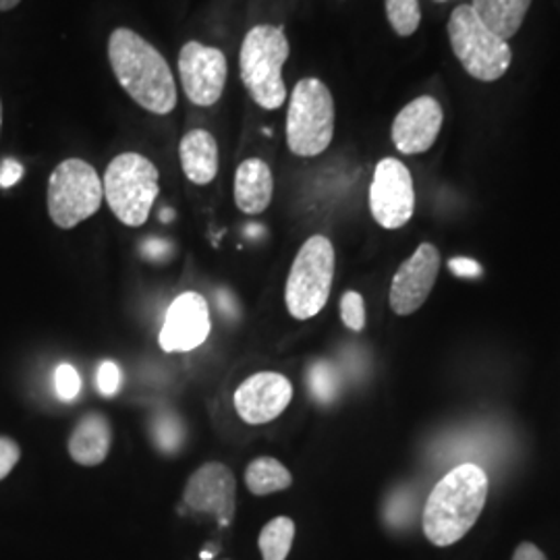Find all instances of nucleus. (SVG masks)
<instances>
[{"label":"nucleus","instance_id":"3","mask_svg":"<svg viewBox=\"0 0 560 560\" xmlns=\"http://www.w3.org/2000/svg\"><path fill=\"white\" fill-rule=\"evenodd\" d=\"M291 55L282 27L256 25L241 44V81L252 101L266 110H277L287 101L282 67Z\"/></svg>","mask_w":560,"mask_h":560},{"label":"nucleus","instance_id":"7","mask_svg":"<svg viewBox=\"0 0 560 560\" xmlns=\"http://www.w3.org/2000/svg\"><path fill=\"white\" fill-rule=\"evenodd\" d=\"M448 38L463 69L478 81L501 80L511 67L513 52L509 42L492 34L471 4H460L448 21Z\"/></svg>","mask_w":560,"mask_h":560},{"label":"nucleus","instance_id":"11","mask_svg":"<svg viewBox=\"0 0 560 560\" xmlns=\"http://www.w3.org/2000/svg\"><path fill=\"white\" fill-rule=\"evenodd\" d=\"M179 75L183 90L191 104L208 108L221 101L229 65L219 48L201 42H187L179 52Z\"/></svg>","mask_w":560,"mask_h":560},{"label":"nucleus","instance_id":"34","mask_svg":"<svg viewBox=\"0 0 560 560\" xmlns=\"http://www.w3.org/2000/svg\"><path fill=\"white\" fill-rule=\"evenodd\" d=\"M436 2H444V0H436Z\"/></svg>","mask_w":560,"mask_h":560},{"label":"nucleus","instance_id":"32","mask_svg":"<svg viewBox=\"0 0 560 560\" xmlns=\"http://www.w3.org/2000/svg\"><path fill=\"white\" fill-rule=\"evenodd\" d=\"M21 0H0V13H7V11H13Z\"/></svg>","mask_w":560,"mask_h":560},{"label":"nucleus","instance_id":"31","mask_svg":"<svg viewBox=\"0 0 560 560\" xmlns=\"http://www.w3.org/2000/svg\"><path fill=\"white\" fill-rule=\"evenodd\" d=\"M513 560H548L546 559V555L541 552L540 548L536 546V544H532V541H523L517 546V550H515V555H513Z\"/></svg>","mask_w":560,"mask_h":560},{"label":"nucleus","instance_id":"2","mask_svg":"<svg viewBox=\"0 0 560 560\" xmlns=\"http://www.w3.org/2000/svg\"><path fill=\"white\" fill-rule=\"evenodd\" d=\"M488 501V476L463 463L451 469L430 492L423 506V534L434 546H453L478 523Z\"/></svg>","mask_w":560,"mask_h":560},{"label":"nucleus","instance_id":"19","mask_svg":"<svg viewBox=\"0 0 560 560\" xmlns=\"http://www.w3.org/2000/svg\"><path fill=\"white\" fill-rule=\"evenodd\" d=\"M532 0H474L471 9L481 23L502 40H511L523 25Z\"/></svg>","mask_w":560,"mask_h":560},{"label":"nucleus","instance_id":"29","mask_svg":"<svg viewBox=\"0 0 560 560\" xmlns=\"http://www.w3.org/2000/svg\"><path fill=\"white\" fill-rule=\"evenodd\" d=\"M21 177H23V166L20 162L13 161V159L2 161V164H0V187L2 189L18 185Z\"/></svg>","mask_w":560,"mask_h":560},{"label":"nucleus","instance_id":"6","mask_svg":"<svg viewBox=\"0 0 560 560\" xmlns=\"http://www.w3.org/2000/svg\"><path fill=\"white\" fill-rule=\"evenodd\" d=\"M335 136V101L316 78L298 81L287 113V145L301 159L322 154Z\"/></svg>","mask_w":560,"mask_h":560},{"label":"nucleus","instance_id":"20","mask_svg":"<svg viewBox=\"0 0 560 560\" xmlns=\"http://www.w3.org/2000/svg\"><path fill=\"white\" fill-rule=\"evenodd\" d=\"M245 486L254 497H268L293 486V474L275 457H258L245 469Z\"/></svg>","mask_w":560,"mask_h":560},{"label":"nucleus","instance_id":"15","mask_svg":"<svg viewBox=\"0 0 560 560\" xmlns=\"http://www.w3.org/2000/svg\"><path fill=\"white\" fill-rule=\"evenodd\" d=\"M442 106L430 96H420L409 102L393 122V143L400 154L428 152L441 133Z\"/></svg>","mask_w":560,"mask_h":560},{"label":"nucleus","instance_id":"16","mask_svg":"<svg viewBox=\"0 0 560 560\" xmlns=\"http://www.w3.org/2000/svg\"><path fill=\"white\" fill-rule=\"evenodd\" d=\"M113 425L101 411L85 413L73 428L67 451L81 467H98L110 455Z\"/></svg>","mask_w":560,"mask_h":560},{"label":"nucleus","instance_id":"1","mask_svg":"<svg viewBox=\"0 0 560 560\" xmlns=\"http://www.w3.org/2000/svg\"><path fill=\"white\" fill-rule=\"evenodd\" d=\"M108 60L120 88L152 115L177 108V85L166 59L138 32L119 27L108 38Z\"/></svg>","mask_w":560,"mask_h":560},{"label":"nucleus","instance_id":"33","mask_svg":"<svg viewBox=\"0 0 560 560\" xmlns=\"http://www.w3.org/2000/svg\"><path fill=\"white\" fill-rule=\"evenodd\" d=\"M0 127H2V102H0Z\"/></svg>","mask_w":560,"mask_h":560},{"label":"nucleus","instance_id":"23","mask_svg":"<svg viewBox=\"0 0 560 560\" xmlns=\"http://www.w3.org/2000/svg\"><path fill=\"white\" fill-rule=\"evenodd\" d=\"M310 390L316 399L320 402H330L337 397L339 393V378H337V372L332 370V365L328 363H316L312 370H310Z\"/></svg>","mask_w":560,"mask_h":560},{"label":"nucleus","instance_id":"5","mask_svg":"<svg viewBox=\"0 0 560 560\" xmlns=\"http://www.w3.org/2000/svg\"><path fill=\"white\" fill-rule=\"evenodd\" d=\"M335 247L328 237L314 235L301 245L284 284V303L295 320L316 318L330 298L335 280Z\"/></svg>","mask_w":560,"mask_h":560},{"label":"nucleus","instance_id":"30","mask_svg":"<svg viewBox=\"0 0 560 560\" xmlns=\"http://www.w3.org/2000/svg\"><path fill=\"white\" fill-rule=\"evenodd\" d=\"M448 268L453 275L463 277V279H476L481 275V266L476 260H469V258H453L448 261Z\"/></svg>","mask_w":560,"mask_h":560},{"label":"nucleus","instance_id":"4","mask_svg":"<svg viewBox=\"0 0 560 560\" xmlns=\"http://www.w3.org/2000/svg\"><path fill=\"white\" fill-rule=\"evenodd\" d=\"M104 200L125 226H141L150 219L161 194V173L156 164L138 152H125L108 164L102 180Z\"/></svg>","mask_w":560,"mask_h":560},{"label":"nucleus","instance_id":"22","mask_svg":"<svg viewBox=\"0 0 560 560\" xmlns=\"http://www.w3.org/2000/svg\"><path fill=\"white\" fill-rule=\"evenodd\" d=\"M386 18L390 27L402 36H413L420 27L421 9L418 0H386Z\"/></svg>","mask_w":560,"mask_h":560},{"label":"nucleus","instance_id":"14","mask_svg":"<svg viewBox=\"0 0 560 560\" xmlns=\"http://www.w3.org/2000/svg\"><path fill=\"white\" fill-rule=\"evenodd\" d=\"M293 400V384L279 372H256L241 382L233 397L235 411L249 425L277 420Z\"/></svg>","mask_w":560,"mask_h":560},{"label":"nucleus","instance_id":"25","mask_svg":"<svg viewBox=\"0 0 560 560\" xmlns=\"http://www.w3.org/2000/svg\"><path fill=\"white\" fill-rule=\"evenodd\" d=\"M183 425L177 416H162L154 423V439L164 453H173L183 441Z\"/></svg>","mask_w":560,"mask_h":560},{"label":"nucleus","instance_id":"13","mask_svg":"<svg viewBox=\"0 0 560 560\" xmlns=\"http://www.w3.org/2000/svg\"><path fill=\"white\" fill-rule=\"evenodd\" d=\"M441 270V254L432 243H421L409 260L400 264L390 282V310L397 316H411L418 312L434 289Z\"/></svg>","mask_w":560,"mask_h":560},{"label":"nucleus","instance_id":"12","mask_svg":"<svg viewBox=\"0 0 560 560\" xmlns=\"http://www.w3.org/2000/svg\"><path fill=\"white\" fill-rule=\"evenodd\" d=\"M210 330V303L200 293L187 291L168 305L159 342L164 353H189L208 340Z\"/></svg>","mask_w":560,"mask_h":560},{"label":"nucleus","instance_id":"28","mask_svg":"<svg viewBox=\"0 0 560 560\" xmlns=\"http://www.w3.org/2000/svg\"><path fill=\"white\" fill-rule=\"evenodd\" d=\"M120 388V370L117 363L104 361L98 370V390L106 397H113Z\"/></svg>","mask_w":560,"mask_h":560},{"label":"nucleus","instance_id":"26","mask_svg":"<svg viewBox=\"0 0 560 560\" xmlns=\"http://www.w3.org/2000/svg\"><path fill=\"white\" fill-rule=\"evenodd\" d=\"M55 381H57V393H59L60 399L71 400L80 395L81 378L73 365H69V363L59 365Z\"/></svg>","mask_w":560,"mask_h":560},{"label":"nucleus","instance_id":"24","mask_svg":"<svg viewBox=\"0 0 560 560\" xmlns=\"http://www.w3.org/2000/svg\"><path fill=\"white\" fill-rule=\"evenodd\" d=\"M340 318L353 332H361L365 328V303L358 291H347L340 298Z\"/></svg>","mask_w":560,"mask_h":560},{"label":"nucleus","instance_id":"27","mask_svg":"<svg viewBox=\"0 0 560 560\" xmlns=\"http://www.w3.org/2000/svg\"><path fill=\"white\" fill-rule=\"evenodd\" d=\"M21 459V446L9 436H0V481L11 476Z\"/></svg>","mask_w":560,"mask_h":560},{"label":"nucleus","instance_id":"8","mask_svg":"<svg viewBox=\"0 0 560 560\" xmlns=\"http://www.w3.org/2000/svg\"><path fill=\"white\" fill-rule=\"evenodd\" d=\"M104 187L96 168L81 159L60 162L48 179V214L59 229H75L101 210Z\"/></svg>","mask_w":560,"mask_h":560},{"label":"nucleus","instance_id":"10","mask_svg":"<svg viewBox=\"0 0 560 560\" xmlns=\"http://www.w3.org/2000/svg\"><path fill=\"white\" fill-rule=\"evenodd\" d=\"M183 504L194 513L214 515L222 527L231 525L237 513V480L231 467L219 460L200 465L185 483Z\"/></svg>","mask_w":560,"mask_h":560},{"label":"nucleus","instance_id":"18","mask_svg":"<svg viewBox=\"0 0 560 560\" xmlns=\"http://www.w3.org/2000/svg\"><path fill=\"white\" fill-rule=\"evenodd\" d=\"M180 166L194 185H208L219 175V143L206 129H194L179 143Z\"/></svg>","mask_w":560,"mask_h":560},{"label":"nucleus","instance_id":"21","mask_svg":"<svg viewBox=\"0 0 560 560\" xmlns=\"http://www.w3.org/2000/svg\"><path fill=\"white\" fill-rule=\"evenodd\" d=\"M295 541V521L291 517H275L261 527L258 546L261 560H287Z\"/></svg>","mask_w":560,"mask_h":560},{"label":"nucleus","instance_id":"9","mask_svg":"<svg viewBox=\"0 0 560 560\" xmlns=\"http://www.w3.org/2000/svg\"><path fill=\"white\" fill-rule=\"evenodd\" d=\"M370 210L382 229L395 231L411 221L416 210V191L409 168L397 159L376 164L370 185Z\"/></svg>","mask_w":560,"mask_h":560},{"label":"nucleus","instance_id":"17","mask_svg":"<svg viewBox=\"0 0 560 560\" xmlns=\"http://www.w3.org/2000/svg\"><path fill=\"white\" fill-rule=\"evenodd\" d=\"M275 194L272 171L261 159L241 162L235 173V203L243 214H261Z\"/></svg>","mask_w":560,"mask_h":560}]
</instances>
